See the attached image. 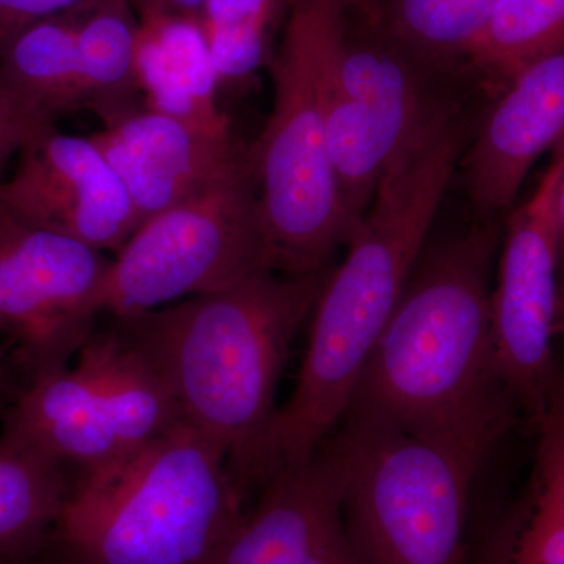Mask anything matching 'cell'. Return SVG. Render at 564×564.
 <instances>
[{
	"instance_id": "4fadbf2b",
	"label": "cell",
	"mask_w": 564,
	"mask_h": 564,
	"mask_svg": "<svg viewBox=\"0 0 564 564\" xmlns=\"http://www.w3.org/2000/svg\"><path fill=\"white\" fill-rule=\"evenodd\" d=\"M259 491V502L207 564H359L345 532L343 477L328 445Z\"/></svg>"
},
{
	"instance_id": "8fae6325",
	"label": "cell",
	"mask_w": 564,
	"mask_h": 564,
	"mask_svg": "<svg viewBox=\"0 0 564 564\" xmlns=\"http://www.w3.org/2000/svg\"><path fill=\"white\" fill-rule=\"evenodd\" d=\"M563 166L564 140L529 202L510 215L491 295L500 377L530 421L555 356L560 280L556 192Z\"/></svg>"
},
{
	"instance_id": "5b68a950",
	"label": "cell",
	"mask_w": 564,
	"mask_h": 564,
	"mask_svg": "<svg viewBox=\"0 0 564 564\" xmlns=\"http://www.w3.org/2000/svg\"><path fill=\"white\" fill-rule=\"evenodd\" d=\"M345 0H299L270 58L273 109L250 150L278 272L328 269L356 226L329 155L328 73Z\"/></svg>"
},
{
	"instance_id": "ba28073f",
	"label": "cell",
	"mask_w": 564,
	"mask_h": 564,
	"mask_svg": "<svg viewBox=\"0 0 564 564\" xmlns=\"http://www.w3.org/2000/svg\"><path fill=\"white\" fill-rule=\"evenodd\" d=\"M276 269L250 161L143 223L111 261L104 313L133 317Z\"/></svg>"
},
{
	"instance_id": "5bb4252c",
	"label": "cell",
	"mask_w": 564,
	"mask_h": 564,
	"mask_svg": "<svg viewBox=\"0 0 564 564\" xmlns=\"http://www.w3.org/2000/svg\"><path fill=\"white\" fill-rule=\"evenodd\" d=\"M118 173L139 228L231 176L250 161L232 133L214 135L141 109L90 135Z\"/></svg>"
},
{
	"instance_id": "44dd1931",
	"label": "cell",
	"mask_w": 564,
	"mask_h": 564,
	"mask_svg": "<svg viewBox=\"0 0 564 564\" xmlns=\"http://www.w3.org/2000/svg\"><path fill=\"white\" fill-rule=\"evenodd\" d=\"M564 47V0H497L466 65L486 84L507 85L530 63Z\"/></svg>"
},
{
	"instance_id": "83f0119b",
	"label": "cell",
	"mask_w": 564,
	"mask_h": 564,
	"mask_svg": "<svg viewBox=\"0 0 564 564\" xmlns=\"http://www.w3.org/2000/svg\"><path fill=\"white\" fill-rule=\"evenodd\" d=\"M139 18L150 14H170V17L196 18L204 6V0H129Z\"/></svg>"
},
{
	"instance_id": "4316f807",
	"label": "cell",
	"mask_w": 564,
	"mask_h": 564,
	"mask_svg": "<svg viewBox=\"0 0 564 564\" xmlns=\"http://www.w3.org/2000/svg\"><path fill=\"white\" fill-rule=\"evenodd\" d=\"M28 384L29 378L20 364L6 348L0 347V417L17 402Z\"/></svg>"
},
{
	"instance_id": "7c38bea8",
	"label": "cell",
	"mask_w": 564,
	"mask_h": 564,
	"mask_svg": "<svg viewBox=\"0 0 564 564\" xmlns=\"http://www.w3.org/2000/svg\"><path fill=\"white\" fill-rule=\"evenodd\" d=\"M0 204L14 217L99 251L121 250L139 229L124 184L90 137L46 124L20 148Z\"/></svg>"
},
{
	"instance_id": "ac0fdd59",
	"label": "cell",
	"mask_w": 564,
	"mask_h": 564,
	"mask_svg": "<svg viewBox=\"0 0 564 564\" xmlns=\"http://www.w3.org/2000/svg\"><path fill=\"white\" fill-rule=\"evenodd\" d=\"M0 80L44 120L87 110L68 11L36 22L0 51Z\"/></svg>"
},
{
	"instance_id": "7402d4cb",
	"label": "cell",
	"mask_w": 564,
	"mask_h": 564,
	"mask_svg": "<svg viewBox=\"0 0 564 564\" xmlns=\"http://www.w3.org/2000/svg\"><path fill=\"white\" fill-rule=\"evenodd\" d=\"M285 7L289 0H204L198 22L220 85L248 79L269 65Z\"/></svg>"
},
{
	"instance_id": "603a6c76",
	"label": "cell",
	"mask_w": 564,
	"mask_h": 564,
	"mask_svg": "<svg viewBox=\"0 0 564 564\" xmlns=\"http://www.w3.org/2000/svg\"><path fill=\"white\" fill-rule=\"evenodd\" d=\"M532 422L538 433L533 508L564 521V361L556 352Z\"/></svg>"
},
{
	"instance_id": "f1b7e54d",
	"label": "cell",
	"mask_w": 564,
	"mask_h": 564,
	"mask_svg": "<svg viewBox=\"0 0 564 564\" xmlns=\"http://www.w3.org/2000/svg\"><path fill=\"white\" fill-rule=\"evenodd\" d=\"M556 226H558V265L560 274L564 273V166L556 192Z\"/></svg>"
},
{
	"instance_id": "52a82bcc",
	"label": "cell",
	"mask_w": 564,
	"mask_h": 564,
	"mask_svg": "<svg viewBox=\"0 0 564 564\" xmlns=\"http://www.w3.org/2000/svg\"><path fill=\"white\" fill-rule=\"evenodd\" d=\"M2 434L74 478L139 454L182 425L150 361L113 325L95 329L74 367L40 375L2 415Z\"/></svg>"
},
{
	"instance_id": "30bf717a",
	"label": "cell",
	"mask_w": 564,
	"mask_h": 564,
	"mask_svg": "<svg viewBox=\"0 0 564 564\" xmlns=\"http://www.w3.org/2000/svg\"><path fill=\"white\" fill-rule=\"evenodd\" d=\"M111 259L0 204V347L29 383L69 366L104 313Z\"/></svg>"
},
{
	"instance_id": "8992f818",
	"label": "cell",
	"mask_w": 564,
	"mask_h": 564,
	"mask_svg": "<svg viewBox=\"0 0 564 564\" xmlns=\"http://www.w3.org/2000/svg\"><path fill=\"white\" fill-rule=\"evenodd\" d=\"M325 444L343 477V518L359 564H462L478 467L429 440L340 419Z\"/></svg>"
},
{
	"instance_id": "cb8c5ba5",
	"label": "cell",
	"mask_w": 564,
	"mask_h": 564,
	"mask_svg": "<svg viewBox=\"0 0 564 564\" xmlns=\"http://www.w3.org/2000/svg\"><path fill=\"white\" fill-rule=\"evenodd\" d=\"M500 564H564V521L532 510L510 554Z\"/></svg>"
},
{
	"instance_id": "4dcf8cb0",
	"label": "cell",
	"mask_w": 564,
	"mask_h": 564,
	"mask_svg": "<svg viewBox=\"0 0 564 564\" xmlns=\"http://www.w3.org/2000/svg\"><path fill=\"white\" fill-rule=\"evenodd\" d=\"M296 2H299V0H289V3H291V7L295 6Z\"/></svg>"
},
{
	"instance_id": "d4e9b609",
	"label": "cell",
	"mask_w": 564,
	"mask_h": 564,
	"mask_svg": "<svg viewBox=\"0 0 564 564\" xmlns=\"http://www.w3.org/2000/svg\"><path fill=\"white\" fill-rule=\"evenodd\" d=\"M46 124L55 122L41 118L0 80V170L11 152L20 151L29 137Z\"/></svg>"
},
{
	"instance_id": "ffe728a7",
	"label": "cell",
	"mask_w": 564,
	"mask_h": 564,
	"mask_svg": "<svg viewBox=\"0 0 564 564\" xmlns=\"http://www.w3.org/2000/svg\"><path fill=\"white\" fill-rule=\"evenodd\" d=\"M350 2V0H348ZM422 61L452 69L484 31L497 0H352Z\"/></svg>"
},
{
	"instance_id": "9a60e30c",
	"label": "cell",
	"mask_w": 564,
	"mask_h": 564,
	"mask_svg": "<svg viewBox=\"0 0 564 564\" xmlns=\"http://www.w3.org/2000/svg\"><path fill=\"white\" fill-rule=\"evenodd\" d=\"M564 140V47L505 85L467 158V188L481 220L510 210L541 154Z\"/></svg>"
},
{
	"instance_id": "9c48e42d",
	"label": "cell",
	"mask_w": 564,
	"mask_h": 564,
	"mask_svg": "<svg viewBox=\"0 0 564 564\" xmlns=\"http://www.w3.org/2000/svg\"><path fill=\"white\" fill-rule=\"evenodd\" d=\"M448 68L422 61L345 0L328 73V148L352 225L358 226L393 159L451 107Z\"/></svg>"
},
{
	"instance_id": "f546056e",
	"label": "cell",
	"mask_w": 564,
	"mask_h": 564,
	"mask_svg": "<svg viewBox=\"0 0 564 564\" xmlns=\"http://www.w3.org/2000/svg\"><path fill=\"white\" fill-rule=\"evenodd\" d=\"M555 336L564 339V273L560 274L558 295H556Z\"/></svg>"
},
{
	"instance_id": "484cf974",
	"label": "cell",
	"mask_w": 564,
	"mask_h": 564,
	"mask_svg": "<svg viewBox=\"0 0 564 564\" xmlns=\"http://www.w3.org/2000/svg\"><path fill=\"white\" fill-rule=\"evenodd\" d=\"M84 0H0V51L36 22L65 13Z\"/></svg>"
},
{
	"instance_id": "2e32d148",
	"label": "cell",
	"mask_w": 564,
	"mask_h": 564,
	"mask_svg": "<svg viewBox=\"0 0 564 564\" xmlns=\"http://www.w3.org/2000/svg\"><path fill=\"white\" fill-rule=\"evenodd\" d=\"M137 79L144 109L214 135L231 133L217 104L220 82L196 18H140Z\"/></svg>"
},
{
	"instance_id": "1f68e13d",
	"label": "cell",
	"mask_w": 564,
	"mask_h": 564,
	"mask_svg": "<svg viewBox=\"0 0 564 564\" xmlns=\"http://www.w3.org/2000/svg\"><path fill=\"white\" fill-rule=\"evenodd\" d=\"M351 2H352V0H351Z\"/></svg>"
},
{
	"instance_id": "6da1fadb",
	"label": "cell",
	"mask_w": 564,
	"mask_h": 564,
	"mask_svg": "<svg viewBox=\"0 0 564 564\" xmlns=\"http://www.w3.org/2000/svg\"><path fill=\"white\" fill-rule=\"evenodd\" d=\"M496 220L423 251L343 419L413 434L480 466L522 411L497 364Z\"/></svg>"
},
{
	"instance_id": "7a4b0ae2",
	"label": "cell",
	"mask_w": 564,
	"mask_h": 564,
	"mask_svg": "<svg viewBox=\"0 0 564 564\" xmlns=\"http://www.w3.org/2000/svg\"><path fill=\"white\" fill-rule=\"evenodd\" d=\"M462 151L451 137H415L391 163L314 307L302 369L250 458L262 486L313 458L340 422L370 352L425 247Z\"/></svg>"
},
{
	"instance_id": "277c9868",
	"label": "cell",
	"mask_w": 564,
	"mask_h": 564,
	"mask_svg": "<svg viewBox=\"0 0 564 564\" xmlns=\"http://www.w3.org/2000/svg\"><path fill=\"white\" fill-rule=\"evenodd\" d=\"M247 496L220 445L187 423L70 481L50 541L65 564H207Z\"/></svg>"
},
{
	"instance_id": "e0dca14e",
	"label": "cell",
	"mask_w": 564,
	"mask_h": 564,
	"mask_svg": "<svg viewBox=\"0 0 564 564\" xmlns=\"http://www.w3.org/2000/svg\"><path fill=\"white\" fill-rule=\"evenodd\" d=\"M87 110L106 126L141 110L137 79L140 18L129 0H84L68 10Z\"/></svg>"
},
{
	"instance_id": "d6986e66",
	"label": "cell",
	"mask_w": 564,
	"mask_h": 564,
	"mask_svg": "<svg viewBox=\"0 0 564 564\" xmlns=\"http://www.w3.org/2000/svg\"><path fill=\"white\" fill-rule=\"evenodd\" d=\"M69 488L61 467L0 436V564L25 562L46 545Z\"/></svg>"
},
{
	"instance_id": "3957f363",
	"label": "cell",
	"mask_w": 564,
	"mask_h": 564,
	"mask_svg": "<svg viewBox=\"0 0 564 564\" xmlns=\"http://www.w3.org/2000/svg\"><path fill=\"white\" fill-rule=\"evenodd\" d=\"M332 270H267L226 291L111 318L162 378L182 421L226 452L236 480L276 413L293 339Z\"/></svg>"
}]
</instances>
